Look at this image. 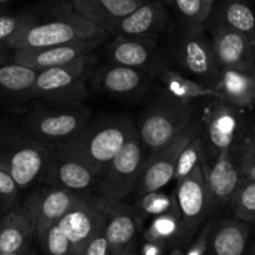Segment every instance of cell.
Masks as SVG:
<instances>
[{
    "instance_id": "cell-39",
    "label": "cell",
    "mask_w": 255,
    "mask_h": 255,
    "mask_svg": "<svg viewBox=\"0 0 255 255\" xmlns=\"http://www.w3.org/2000/svg\"><path fill=\"white\" fill-rule=\"evenodd\" d=\"M82 255H112L111 244L106 236L105 227L87 242Z\"/></svg>"
},
{
    "instance_id": "cell-10",
    "label": "cell",
    "mask_w": 255,
    "mask_h": 255,
    "mask_svg": "<svg viewBox=\"0 0 255 255\" xmlns=\"http://www.w3.org/2000/svg\"><path fill=\"white\" fill-rule=\"evenodd\" d=\"M100 176L76 153L61 144L50 146V153L39 184L64 188L75 193L91 194Z\"/></svg>"
},
{
    "instance_id": "cell-19",
    "label": "cell",
    "mask_w": 255,
    "mask_h": 255,
    "mask_svg": "<svg viewBox=\"0 0 255 255\" xmlns=\"http://www.w3.org/2000/svg\"><path fill=\"white\" fill-rule=\"evenodd\" d=\"M56 223L71 244L72 255H82L87 242L105 227V216L92 194H86Z\"/></svg>"
},
{
    "instance_id": "cell-40",
    "label": "cell",
    "mask_w": 255,
    "mask_h": 255,
    "mask_svg": "<svg viewBox=\"0 0 255 255\" xmlns=\"http://www.w3.org/2000/svg\"><path fill=\"white\" fill-rule=\"evenodd\" d=\"M143 255H162L168 252V244L164 242L157 241H144L139 249Z\"/></svg>"
},
{
    "instance_id": "cell-11",
    "label": "cell",
    "mask_w": 255,
    "mask_h": 255,
    "mask_svg": "<svg viewBox=\"0 0 255 255\" xmlns=\"http://www.w3.org/2000/svg\"><path fill=\"white\" fill-rule=\"evenodd\" d=\"M95 204L105 216V231L111 244L112 255L136 254V242L143 222L134 208L124 199L92 194Z\"/></svg>"
},
{
    "instance_id": "cell-20",
    "label": "cell",
    "mask_w": 255,
    "mask_h": 255,
    "mask_svg": "<svg viewBox=\"0 0 255 255\" xmlns=\"http://www.w3.org/2000/svg\"><path fill=\"white\" fill-rule=\"evenodd\" d=\"M106 52L112 64L143 70L152 76L166 65L153 37L115 36L107 45Z\"/></svg>"
},
{
    "instance_id": "cell-6",
    "label": "cell",
    "mask_w": 255,
    "mask_h": 255,
    "mask_svg": "<svg viewBox=\"0 0 255 255\" xmlns=\"http://www.w3.org/2000/svg\"><path fill=\"white\" fill-rule=\"evenodd\" d=\"M49 153V146L20 128H0V168L14 178L21 191L39 183Z\"/></svg>"
},
{
    "instance_id": "cell-41",
    "label": "cell",
    "mask_w": 255,
    "mask_h": 255,
    "mask_svg": "<svg viewBox=\"0 0 255 255\" xmlns=\"http://www.w3.org/2000/svg\"><path fill=\"white\" fill-rule=\"evenodd\" d=\"M6 60H9V57L6 56V54H5V52H4V50L0 49V62L6 61Z\"/></svg>"
},
{
    "instance_id": "cell-46",
    "label": "cell",
    "mask_w": 255,
    "mask_h": 255,
    "mask_svg": "<svg viewBox=\"0 0 255 255\" xmlns=\"http://www.w3.org/2000/svg\"><path fill=\"white\" fill-rule=\"evenodd\" d=\"M253 253L255 254V247H254V251H253Z\"/></svg>"
},
{
    "instance_id": "cell-45",
    "label": "cell",
    "mask_w": 255,
    "mask_h": 255,
    "mask_svg": "<svg viewBox=\"0 0 255 255\" xmlns=\"http://www.w3.org/2000/svg\"><path fill=\"white\" fill-rule=\"evenodd\" d=\"M2 214V208H1V206H0V216H1Z\"/></svg>"
},
{
    "instance_id": "cell-12",
    "label": "cell",
    "mask_w": 255,
    "mask_h": 255,
    "mask_svg": "<svg viewBox=\"0 0 255 255\" xmlns=\"http://www.w3.org/2000/svg\"><path fill=\"white\" fill-rule=\"evenodd\" d=\"M86 194L57 187H36L21 203L35 231V242L52 224L61 219Z\"/></svg>"
},
{
    "instance_id": "cell-34",
    "label": "cell",
    "mask_w": 255,
    "mask_h": 255,
    "mask_svg": "<svg viewBox=\"0 0 255 255\" xmlns=\"http://www.w3.org/2000/svg\"><path fill=\"white\" fill-rule=\"evenodd\" d=\"M40 251L45 254L51 255H72L71 244L67 241L65 234L57 226V223L52 224L49 229L44 232L36 239Z\"/></svg>"
},
{
    "instance_id": "cell-26",
    "label": "cell",
    "mask_w": 255,
    "mask_h": 255,
    "mask_svg": "<svg viewBox=\"0 0 255 255\" xmlns=\"http://www.w3.org/2000/svg\"><path fill=\"white\" fill-rule=\"evenodd\" d=\"M153 77L162 82L163 89L169 95L186 104H191L194 100L199 99H209V97L217 99L214 87L208 86L198 80L184 76L181 72L169 69L167 65L162 66Z\"/></svg>"
},
{
    "instance_id": "cell-9",
    "label": "cell",
    "mask_w": 255,
    "mask_h": 255,
    "mask_svg": "<svg viewBox=\"0 0 255 255\" xmlns=\"http://www.w3.org/2000/svg\"><path fill=\"white\" fill-rule=\"evenodd\" d=\"M174 196L181 216V232L177 243L171 248L186 251L187 246L199 231L202 224L212 216L202 163L188 176L177 182Z\"/></svg>"
},
{
    "instance_id": "cell-13",
    "label": "cell",
    "mask_w": 255,
    "mask_h": 255,
    "mask_svg": "<svg viewBox=\"0 0 255 255\" xmlns=\"http://www.w3.org/2000/svg\"><path fill=\"white\" fill-rule=\"evenodd\" d=\"M204 117V139L207 153L217 157L222 151L231 149L242 141L244 134V119L242 109L221 99H214Z\"/></svg>"
},
{
    "instance_id": "cell-27",
    "label": "cell",
    "mask_w": 255,
    "mask_h": 255,
    "mask_svg": "<svg viewBox=\"0 0 255 255\" xmlns=\"http://www.w3.org/2000/svg\"><path fill=\"white\" fill-rule=\"evenodd\" d=\"M36 70L17 62H0V99H30Z\"/></svg>"
},
{
    "instance_id": "cell-7",
    "label": "cell",
    "mask_w": 255,
    "mask_h": 255,
    "mask_svg": "<svg viewBox=\"0 0 255 255\" xmlns=\"http://www.w3.org/2000/svg\"><path fill=\"white\" fill-rule=\"evenodd\" d=\"M94 52L67 64L37 72L30 99L52 102H84L89 97L87 77L92 75Z\"/></svg>"
},
{
    "instance_id": "cell-31",
    "label": "cell",
    "mask_w": 255,
    "mask_h": 255,
    "mask_svg": "<svg viewBox=\"0 0 255 255\" xmlns=\"http://www.w3.org/2000/svg\"><path fill=\"white\" fill-rule=\"evenodd\" d=\"M207 159V144L203 133L199 132L196 137L191 139L188 144L182 149L178 159H177L176 169H174L173 179L176 182L181 181L188 176L197 166Z\"/></svg>"
},
{
    "instance_id": "cell-14",
    "label": "cell",
    "mask_w": 255,
    "mask_h": 255,
    "mask_svg": "<svg viewBox=\"0 0 255 255\" xmlns=\"http://www.w3.org/2000/svg\"><path fill=\"white\" fill-rule=\"evenodd\" d=\"M199 132H202V126L193 120L189 126L183 129L173 141L147 156L146 167L136 189L137 194L163 189L173 179L177 159L182 149Z\"/></svg>"
},
{
    "instance_id": "cell-4",
    "label": "cell",
    "mask_w": 255,
    "mask_h": 255,
    "mask_svg": "<svg viewBox=\"0 0 255 255\" xmlns=\"http://www.w3.org/2000/svg\"><path fill=\"white\" fill-rule=\"evenodd\" d=\"M189 105L177 100L164 89L151 100L136 126L147 156L173 141L189 126L193 121Z\"/></svg>"
},
{
    "instance_id": "cell-3",
    "label": "cell",
    "mask_w": 255,
    "mask_h": 255,
    "mask_svg": "<svg viewBox=\"0 0 255 255\" xmlns=\"http://www.w3.org/2000/svg\"><path fill=\"white\" fill-rule=\"evenodd\" d=\"M91 120L84 102H52L40 100L24 116L21 129L31 138L55 146L76 136Z\"/></svg>"
},
{
    "instance_id": "cell-25",
    "label": "cell",
    "mask_w": 255,
    "mask_h": 255,
    "mask_svg": "<svg viewBox=\"0 0 255 255\" xmlns=\"http://www.w3.org/2000/svg\"><path fill=\"white\" fill-rule=\"evenodd\" d=\"M147 0H71L74 9L81 16L105 30L107 25L143 4Z\"/></svg>"
},
{
    "instance_id": "cell-32",
    "label": "cell",
    "mask_w": 255,
    "mask_h": 255,
    "mask_svg": "<svg viewBox=\"0 0 255 255\" xmlns=\"http://www.w3.org/2000/svg\"><path fill=\"white\" fill-rule=\"evenodd\" d=\"M234 214L241 221L255 223V181L243 178L231 201Z\"/></svg>"
},
{
    "instance_id": "cell-15",
    "label": "cell",
    "mask_w": 255,
    "mask_h": 255,
    "mask_svg": "<svg viewBox=\"0 0 255 255\" xmlns=\"http://www.w3.org/2000/svg\"><path fill=\"white\" fill-rule=\"evenodd\" d=\"M204 181L211 203L212 216L226 206H231V201L243 179L233 149L222 151L214 157L213 164L202 162Z\"/></svg>"
},
{
    "instance_id": "cell-22",
    "label": "cell",
    "mask_w": 255,
    "mask_h": 255,
    "mask_svg": "<svg viewBox=\"0 0 255 255\" xmlns=\"http://www.w3.org/2000/svg\"><path fill=\"white\" fill-rule=\"evenodd\" d=\"M34 227L19 202L0 216V255L34 253Z\"/></svg>"
},
{
    "instance_id": "cell-29",
    "label": "cell",
    "mask_w": 255,
    "mask_h": 255,
    "mask_svg": "<svg viewBox=\"0 0 255 255\" xmlns=\"http://www.w3.org/2000/svg\"><path fill=\"white\" fill-rule=\"evenodd\" d=\"M181 232V216L177 202L169 211L152 218L148 228L143 232V241L164 242L173 247Z\"/></svg>"
},
{
    "instance_id": "cell-18",
    "label": "cell",
    "mask_w": 255,
    "mask_h": 255,
    "mask_svg": "<svg viewBox=\"0 0 255 255\" xmlns=\"http://www.w3.org/2000/svg\"><path fill=\"white\" fill-rule=\"evenodd\" d=\"M211 42L221 69L255 72V42L243 34L214 22L209 25Z\"/></svg>"
},
{
    "instance_id": "cell-1",
    "label": "cell",
    "mask_w": 255,
    "mask_h": 255,
    "mask_svg": "<svg viewBox=\"0 0 255 255\" xmlns=\"http://www.w3.org/2000/svg\"><path fill=\"white\" fill-rule=\"evenodd\" d=\"M101 26L81 16L71 1H59L50 7L46 16H36L12 35L4 44V49L17 50L26 47H45L76 40L106 37Z\"/></svg>"
},
{
    "instance_id": "cell-23",
    "label": "cell",
    "mask_w": 255,
    "mask_h": 255,
    "mask_svg": "<svg viewBox=\"0 0 255 255\" xmlns=\"http://www.w3.org/2000/svg\"><path fill=\"white\" fill-rule=\"evenodd\" d=\"M217 99L238 109H249L255 102V72L234 69H221L214 85Z\"/></svg>"
},
{
    "instance_id": "cell-8",
    "label": "cell",
    "mask_w": 255,
    "mask_h": 255,
    "mask_svg": "<svg viewBox=\"0 0 255 255\" xmlns=\"http://www.w3.org/2000/svg\"><path fill=\"white\" fill-rule=\"evenodd\" d=\"M146 162L147 154L136 132L105 167L95 187L96 194L125 201L138 187Z\"/></svg>"
},
{
    "instance_id": "cell-28",
    "label": "cell",
    "mask_w": 255,
    "mask_h": 255,
    "mask_svg": "<svg viewBox=\"0 0 255 255\" xmlns=\"http://www.w3.org/2000/svg\"><path fill=\"white\" fill-rule=\"evenodd\" d=\"M214 22L241 32L255 42V11L246 0H224Z\"/></svg>"
},
{
    "instance_id": "cell-38",
    "label": "cell",
    "mask_w": 255,
    "mask_h": 255,
    "mask_svg": "<svg viewBox=\"0 0 255 255\" xmlns=\"http://www.w3.org/2000/svg\"><path fill=\"white\" fill-rule=\"evenodd\" d=\"M212 222L209 221L201 231H198L187 246L184 255H203L209 252V233H211Z\"/></svg>"
},
{
    "instance_id": "cell-44",
    "label": "cell",
    "mask_w": 255,
    "mask_h": 255,
    "mask_svg": "<svg viewBox=\"0 0 255 255\" xmlns=\"http://www.w3.org/2000/svg\"><path fill=\"white\" fill-rule=\"evenodd\" d=\"M251 136H252V137H253V138H255V127H254V132H253V133H252V134H251Z\"/></svg>"
},
{
    "instance_id": "cell-21",
    "label": "cell",
    "mask_w": 255,
    "mask_h": 255,
    "mask_svg": "<svg viewBox=\"0 0 255 255\" xmlns=\"http://www.w3.org/2000/svg\"><path fill=\"white\" fill-rule=\"evenodd\" d=\"M153 80L154 77L143 70L111 62L95 72L92 85L105 94L117 97H134L146 92Z\"/></svg>"
},
{
    "instance_id": "cell-43",
    "label": "cell",
    "mask_w": 255,
    "mask_h": 255,
    "mask_svg": "<svg viewBox=\"0 0 255 255\" xmlns=\"http://www.w3.org/2000/svg\"><path fill=\"white\" fill-rule=\"evenodd\" d=\"M206 1H207V2H209V4H212V5L214 4V0H206Z\"/></svg>"
},
{
    "instance_id": "cell-33",
    "label": "cell",
    "mask_w": 255,
    "mask_h": 255,
    "mask_svg": "<svg viewBox=\"0 0 255 255\" xmlns=\"http://www.w3.org/2000/svg\"><path fill=\"white\" fill-rule=\"evenodd\" d=\"M172 5L181 16L182 21L204 24L211 16L213 5L206 0H163Z\"/></svg>"
},
{
    "instance_id": "cell-30",
    "label": "cell",
    "mask_w": 255,
    "mask_h": 255,
    "mask_svg": "<svg viewBox=\"0 0 255 255\" xmlns=\"http://www.w3.org/2000/svg\"><path fill=\"white\" fill-rule=\"evenodd\" d=\"M176 204V196L169 194L162 189L157 191L146 192V193L137 194L134 206V211L137 212L138 217L142 222L146 219L153 218L162 213H166L167 211L172 208Z\"/></svg>"
},
{
    "instance_id": "cell-16",
    "label": "cell",
    "mask_w": 255,
    "mask_h": 255,
    "mask_svg": "<svg viewBox=\"0 0 255 255\" xmlns=\"http://www.w3.org/2000/svg\"><path fill=\"white\" fill-rule=\"evenodd\" d=\"M106 37L76 40L45 47H26L14 50L11 61L31 67L36 71L67 64L75 59L94 52L104 44Z\"/></svg>"
},
{
    "instance_id": "cell-2",
    "label": "cell",
    "mask_w": 255,
    "mask_h": 255,
    "mask_svg": "<svg viewBox=\"0 0 255 255\" xmlns=\"http://www.w3.org/2000/svg\"><path fill=\"white\" fill-rule=\"evenodd\" d=\"M136 132L137 127L128 116L109 115L90 120L76 136L59 144L76 153L101 176L105 167Z\"/></svg>"
},
{
    "instance_id": "cell-35",
    "label": "cell",
    "mask_w": 255,
    "mask_h": 255,
    "mask_svg": "<svg viewBox=\"0 0 255 255\" xmlns=\"http://www.w3.org/2000/svg\"><path fill=\"white\" fill-rule=\"evenodd\" d=\"M232 149L242 177L255 181V138L248 134Z\"/></svg>"
},
{
    "instance_id": "cell-42",
    "label": "cell",
    "mask_w": 255,
    "mask_h": 255,
    "mask_svg": "<svg viewBox=\"0 0 255 255\" xmlns=\"http://www.w3.org/2000/svg\"><path fill=\"white\" fill-rule=\"evenodd\" d=\"M9 1H11V0H0V6L4 4H6V2H9Z\"/></svg>"
},
{
    "instance_id": "cell-37",
    "label": "cell",
    "mask_w": 255,
    "mask_h": 255,
    "mask_svg": "<svg viewBox=\"0 0 255 255\" xmlns=\"http://www.w3.org/2000/svg\"><path fill=\"white\" fill-rule=\"evenodd\" d=\"M20 192L21 189L14 178L7 172L0 168V206L2 208V213L19 203Z\"/></svg>"
},
{
    "instance_id": "cell-24",
    "label": "cell",
    "mask_w": 255,
    "mask_h": 255,
    "mask_svg": "<svg viewBox=\"0 0 255 255\" xmlns=\"http://www.w3.org/2000/svg\"><path fill=\"white\" fill-rule=\"evenodd\" d=\"M249 227L244 221L212 222L209 251L217 255H242L246 252Z\"/></svg>"
},
{
    "instance_id": "cell-36",
    "label": "cell",
    "mask_w": 255,
    "mask_h": 255,
    "mask_svg": "<svg viewBox=\"0 0 255 255\" xmlns=\"http://www.w3.org/2000/svg\"><path fill=\"white\" fill-rule=\"evenodd\" d=\"M36 16V12H0V49L4 50V44L16 34L21 27L29 24L34 17Z\"/></svg>"
},
{
    "instance_id": "cell-5",
    "label": "cell",
    "mask_w": 255,
    "mask_h": 255,
    "mask_svg": "<svg viewBox=\"0 0 255 255\" xmlns=\"http://www.w3.org/2000/svg\"><path fill=\"white\" fill-rule=\"evenodd\" d=\"M168 54L198 81L211 87L218 81L221 67L204 24L182 21L169 37Z\"/></svg>"
},
{
    "instance_id": "cell-17",
    "label": "cell",
    "mask_w": 255,
    "mask_h": 255,
    "mask_svg": "<svg viewBox=\"0 0 255 255\" xmlns=\"http://www.w3.org/2000/svg\"><path fill=\"white\" fill-rule=\"evenodd\" d=\"M169 14L163 0H147L129 14L105 27L112 36L156 37L167 29Z\"/></svg>"
}]
</instances>
